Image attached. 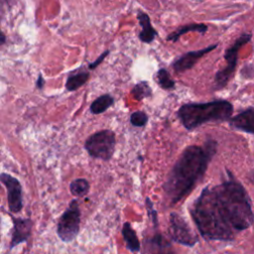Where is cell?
Wrapping results in <instances>:
<instances>
[{
  "label": "cell",
  "mask_w": 254,
  "mask_h": 254,
  "mask_svg": "<svg viewBox=\"0 0 254 254\" xmlns=\"http://www.w3.org/2000/svg\"><path fill=\"white\" fill-rule=\"evenodd\" d=\"M191 214L200 234L211 240L232 239L235 232L247 229L254 220L250 198L234 181L204 189Z\"/></svg>",
  "instance_id": "cell-1"
},
{
  "label": "cell",
  "mask_w": 254,
  "mask_h": 254,
  "mask_svg": "<svg viewBox=\"0 0 254 254\" xmlns=\"http://www.w3.org/2000/svg\"><path fill=\"white\" fill-rule=\"evenodd\" d=\"M214 151L215 144L211 141L205 148L190 146L185 149L164 186L172 203L178 202L190 193L204 174Z\"/></svg>",
  "instance_id": "cell-2"
},
{
  "label": "cell",
  "mask_w": 254,
  "mask_h": 254,
  "mask_svg": "<svg viewBox=\"0 0 254 254\" xmlns=\"http://www.w3.org/2000/svg\"><path fill=\"white\" fill-rule=\"evenodd\" d=\"M233 111L232 104L226 100L205 103H187L179 109V117L188 129H193L208 121L226 120Z\"/></svg>",
  "instance_id": "cell-3"
},
{
  "label": "cell",
  "mask_w": 254,
  "mask_h": 254,
  "mask_svg": "<svg viewBox=\"0 0 254 254\" xmlns=\"http://www.w3.org/2000/svg\"><path fill=\"white\" fill-rule=\"evenodd\" d=\"M251 34L246 33V34H242L241 36H239L235 42L225 51L224 54V59L227 62V64L224 68H222L221 70L217 71L214 77V86L216 89H221L223 88L228 81L230 80V78L232 77L236 65H237V60H238V52L240 50V48H242L245 44H247L248 42H250L251 40Z\"/></svg>",
  "instance_id": "cell-4"
},
{
  "label": "cell",
  "mask_w": 254,
  "mask_h": 254,
  "mask_svg": "<svg viewBox=\"0 0 254 254\" xmlns=\"http://www.w3.org/2000/svg\"><path fill=\"white\" fill-rule=\"evenodd\" d=\"M115 148V136L110 130H102L92 134L85 141V149L91 157L109 160Z\"/></svg>",
  "instance_id": "cell-5"
},
{
  "label": "cell",
  "mask_w": 254,
  "mask_h": 254,
  "mask_svg": "<svg viewBox=\"0 0 254 254\" xmlns=\"http://www.w3.org/2000/svg\"><path fill=\"white\" fill-rule=\"evenodd\" d=\"M79 217L80 212L77 205V201L72 200L67 209L61 216L58 223V235L63 241L68 242L77 235L80 222Z\"/></svg>",
  "instance_id": "cell-6"
},
{
  "label": "cell",
  "mask_w": 254,
  "mask_h": 254,
  "mask_svg": "<svg viewBox=\"0 0 254 254\" xmlns=\"http://www.w3.org/2000/svg\"><path fill=\"white\" fill-rule=\"evenodd\" d=\"M170 232L175 241L187 246H192L197 241L196 235L188 222L175 212L170 215Z\"/></svg>",
  "instance_id": "cell-7"
},
{
  "label": "cell",
  "mask_w": 254,
  "mask_h": 254,
  "mask_svg": "<svg viewBox=\"0 0 254 254\" xmlns=\"http://www.w3.org/2000/svg\"><path fill=\"white\" fill-rule=\"evenodd\" d=\"M0 181L5 185L7 191H8V203L9 208L12 212H19L23 207L22 201V187L19 181L8 175V174H1Z\"/></svg>",
  "instance_id": "cell-8"
},
{
  "label": "cell",
  "mask_w": 254,
  "mask_h": 254,
  "mask_svg": "<svg viewBox=\"0 0 254 254\" xmlns=\"http://www.w3.org/2000/svg\"><path fill=\"white\" fill-rule=\"evenodd\" d=\"M216 47H217V45L214 44V45L208 46V47L198 50V51L188 52V53L184 54L181 58H179L177 61L174 62L173 68L175 69L176 72H183V71L189 70L196 64V62L199 59H201L205 54L214 50Z\"/></svg>",
  "instance_id": "cell-9"
},
{
  "label": "cell",
  "mask_w": 254,
  "mask_h": 254,
  "mask_svg": "<svg viewBox=\"0 0 254 254\" xmlns=\"http://www.w3.org/2000/svg\"><path fill=\"white\" fill-rule=\"evenodd\" d=\"M32 229V221L30 219H14V231L11 240V247H14L24 241H26Z\"/></svg>",
  "instance_id": "cell-10"
},
{
  "label": "cell",
  "mask_w": 254,
  "mask_h": 254,
  "mask_svg": "<svg viewBox=\"0 0 254 254\" xmlns=\"http://www.w3.org/2000/svg\"><path fill=\"white\" fill-rule=\"evenodd\" d=\"M231 125L237 129L254 134V108H248L231 119Z\"/></svg>",
  "instance_id": "cell-11"
},
{
  "label": "cell",
  "mask_w": 254,
  "mask_h": 254,
  "mask_svg": "<svg viewBox=\"0 0 254 254\" xmlns=\"http://www.w3.org/2000/svg\"><path fill=\"white\" fill-rule=\"evenodd\" d=\"M137 18L142 27V30L139 34V39L143 43H147V44L152 43L154 41L155 37L157 36V31L153 28L151 21H150V17L148 16V14H146L142 11H138Z\"/></svg>",
  "instance_id": "cell-12"
},
{
  "label": "cell",
  "mask_w": 254,
  "mask_h": 254,
  "mask_svg": "<svg viewBox=\"0 0 254 254\" xmlns=\"http://www.w3.org/2000/svg\"><path fill=\"white\" fill-rule=\"evenodd\" d=\"M207 31V26L204 24H188L184 27L179 28L178 30H176L175 32H173L172 34H170L167 37V41L170 42H177L183 35L189 33V32H198L200 34H204Z\"/></svg>",
  "instance_id": "cell-13"
},
{
  "label": "cell",
  "mask_w": 254,
  "mask_h": 254,
  "mask_svg": "<svg viewBox=\"0 0 254 254\" xmlns=\"http://www.w3.org/2000/svg\"><path fill=\"white\" fill-rule=\"evenodd\" d=\"M122 234H123V238L126 242L127 247L133 252L138 251L139 248H140L139 240L137 238V235H136L135 231L133 230V228L131 227V225L128 222H126L124 224L123 229H122Z\"/></svg>",
  "instance_id": "cell-14"
},
{
  "label": "cell",
  "mask_w": 254,
  "mask_h": 254,
  "mask_svg": "<svg viewBox=\"0 0 254 254\" xmlns=\"http://www.w3.org/2000/svg\"><path fill=\"white\" fill-rule=\"evenodd\" d=\"M113 97L109 94H104L96 98L90 105V111L93 114H99L104 112L107 108H109L113 104Z\"/></svg>",
  "instance_id": "cell-15"
},
{
  "label": "cell",
  "mask_w": 254,
  "mask_h": 254,
  "mask_svg": "<svg viewBox=\"0 0 254 254\" xmlns=\"http://www.w3.org/2000/svg\"><path fill=\"white\" fill-rule=\"evenodd\" d=\"M70 192L76 196H83L89 190V184L84 179H76L69 186Z\"/></svg>",
  "instance_id": "cell-16"
},
{
  "label": "cell",
  "mask_w": 254,
  "mask_h": 254,
  "mask_svg": "<svg viewBox=\"0 0 254 254\" xmlns=\"http://www.w3.org/2000/svg\"><path fill=\"white\" fill-rule=\"evenodd\" d=\"M156 79L159 85L164 89H172L175 87V81L172 79L169 71L166 68H160L158 70Z\"/></svg>",
  "instance_id": "cell-17"
},
{
  "label": "cell",
  "mask_w": 254,
  "mask_h": 254,
  "mask_svg": "<svg viewBox=\"0 0 254 254\" xmlns=\"http://www.w3.org/2000/svg\"><path fill=\"white\" fill-rule=\"evenodd\" d=\"M88 76H89V74L87 72H80V73L69 76L66 81V84H65L67 90L77 89L78 87H80L87 81Z\"/></svg>",
  "instance_id": "cell-18"
},
{
  "label": "cell",
  "mask_w": 254,
  "mask_h": 254,
  "mask_svg": "<svg viewBox=\"0 0 254 254\" xmlns=\"http://www.w3.org/2000/svg\"><path fill=\"white\" fill-rule=\"evenodd\" d=\"M131 93L137 100H142L145 97L151 96L152 89L147 81H141L133 87Z\"/></svg>",
  "instance_id": "cell-19"
},
{
  "label": "cell",
  "mask_w": 254,
  "mask_h": 254,
  "mask_svg": "<svg viewBox=\"0 0 254 254\" xmlns=\"http://www.w3.org/2000/svg\"><path fill=\"white\" fill-rule=\"evenodd\" d=\"M147 120H148V116L142 111H136V112L132 113L131 117H130L131 124L136 127L144 126L147 123Z\"/></svg>",
  "instance_id": "cell-20"
},
{
  "label": "cell",
  "mask_w": 254,
  "mask_h": 254,
  "mask_svg": "<svg viewBox=\"0 0 254 254\" xmlns=\"http://www.w3.org/2000/svg\"><path fill=\"white\" fill-rule=\"evenodd\" d=\"M146 201H147V205H148L149 215L152 217V220H153L154 224H155V225H157V223H158V219H157V213H156V210L154 209L153 204H152V202H151V200H150L149 198H147V199H146Z\"/></svg>",
  "instance_id": "cell-21"
},
{
  "label": "cell",
  "mask_w": 254,
  "mask_h": 254,
  "mask_svg": "<svg viewBox=\"0 0 254 254\" xmlns=\"http://www.w3.org/2000/svg\"><path fill=\"white\" fill-rule=\"evenodd\" d=\"M108 53H109V52H108V51H106V52H104L103 54H101V55L99 56V58L89 65V67H90V68H95V67H96V66H97V65H98V64H100V63L105 59V57L108 55Z\"/></svg>",
  "instance_id": "cell-22"
},
{
  "label": "cell",
  "mask_w": 254,
  "mask_h": 254,
  "mask_svg": "<svg viewBox=\"0 0 254 254\" xmlns=\"http://www.w3.org/2000/svg\"><path fill=\"white\" fill-rule=\"evenodd\" d=\"M4 42H5V37H4V35L0 32V45H2Z\"/></svg>",
  "instance_id": "cell-23"
},
{
  "label": "cell",
  "mask_w": 254,
  "mask_h": 254,
  "mask_svg": "<svg viewBox=\"0 0 254 254\" xmlns=\"http://www.w3.org/2000/svg\"><path fill=\"white\" fill-rule=\"evenodd\" d=\"M42 85H43V80H42V77L40 76V78H39V82H38V86H39V87H42Z\"/></svg>",
  "instance_id": "cell-24"
},
{
  "label": "cell",
  "mask_w": 254,
  "mask_h": 254,
  "mask_svg": "<svg viewBox=\"0 0 254 254\" xmlns=\"http://www.w3.org/2000/svg\"><path fill=\"white\" fill-rule=\"evenodd\" d=\"M158 254H172V253H158Z\"/></svg>",
  "instance_id": "cell-25"
}]
</instances>
